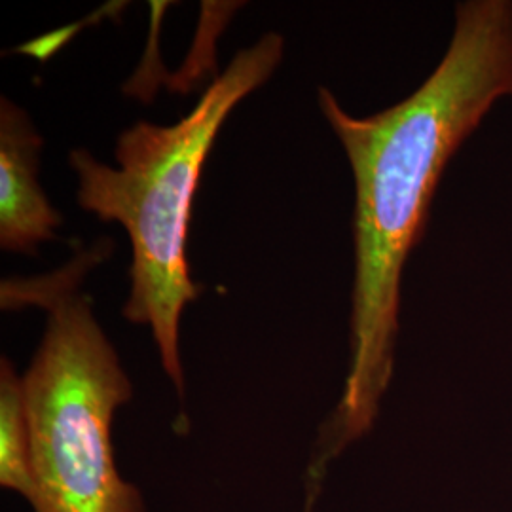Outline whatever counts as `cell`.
Masks as SVG:
<instances>
[{
    "label": "cell",
    "instance_id": "6da1fadb",
    "mask_svg": "<svg viewBox=\"0 0 512 512\" xmlns=\"http://www.w3.org/2000/svg\"><path fill=\"white\" fill-rule=\"evenodd\" d=\"M509 93L512 4L505 0L459 4L456 33L439 67L391 109L355 118L330 90L319 88V105L355 179V283L351 365L342 401L315 448L310 494L330 459L376 421L393 376L406 258L421 239L444 167Z\"/></svg>",
    "mask_w": 512,
    "mask_h": 512
},
{
    "label": "cell",
    "instance_id": "7a4b0ae2",
    "mask_svg": "<svg viewBox=\"0 0 512 512\" xmlns=\"http://www.w3.org/2000/svg\"><path fill=\"white\" fill-rule=\"evenodd\" d=\"M283 46L281 35L268 33L241 50L181 122H137L126 129L114 148L118 169L82 148L69 156L78 177V205L128 232L133 260L122 313L131 323L150 327L165 374L181 397V315L203 291L186 260L192 200L219 129L236 105L274 74Z\"/></svg>",
    "mask_w": 512,
    "mask_h": 512
},
{
    "label": "cell",
    "instance_id": "3957f363",
    "mask_svg": "<svg viewBox=\"0 0 512 512\" xmlns=\"http://www.w3.org/2000/svg\"><path fill=\"white\" fill-rule=\"evenodd\" d=\"M71 270L40 283L48 327L21 376L31 435L35 512H145L141 492L120 475L112 423L133 387L93 315L69 283Z\"/></svg>",
    "mask_w": 512,
    "mask_h": 512
},
{
    "label": "cell",
    "instance_id": "277c9868",
    "mask_svg": "<svg viewBox=\"0 0 512 512\" xmlns=\"http://www.w3.org/2000/svg\"><path fill=\"white\" fill-rule=\"evenodd\" d=\"M42 137L27 112L0 101V247L33 253L63 224L38 183Z\"/></svg>",
    "mask_w": 512,
    "mask_h": 512
},
{
    "label": "cell",
    "instance_id": "5b68a950",
    "mask_svg": "<svg viewBox=\"0 0 512 512\" xmlns=\"http://www.w3.org/2000/svg\"><path fill=\"white\" fill-rule=\"evenodd\" d=\"M0 484L31 503L35 482L21 376L6 357L0 361Z\"/></svg>",
    "mask_w": 512,
    "mask_h": 512
}]
</instances>
